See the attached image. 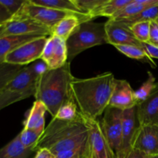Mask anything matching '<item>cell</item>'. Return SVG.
I'll return each instance as SVG.
<instances>
[{
    "mask_svg": "<svg viewBox=\"0 0 158 158\" xmlns=\"http://www.w3.org/2000/svg\"><path fill=\"white\" fill-rule=\"evenodd\" d=\"M115 81L111 72L86 79L74 77L70 83L71 97L83 117L98 120L109 106Z\"/></svg>",
    "mask_w": 158,
    "mask_h": 158,
    "instance_id": "cell-1",
    "label": "cell"
},
{
    "mask_svg": "<svg viewBox=\"0 0 158 158\" xmlns=\"http://www.w3.org/2000/svg\"><path fill=\"white\" fill-rule=\"evenodd\" d=\"M89 140V128L81 114L71 121L52 118L34 148L48 149L54 156Z\"/></svg>",
    "mask_w": 158,
    "mask_h": 158,
    "instance_id": "cell-2",
    "label": "cell"
},
{
    "mask_svg": "<svg viewBox=\"0 0 158 158\" xmlns=\"http://www.w3.org/2000/svg\"><path fill=\"white\" fill-rule=\"evenodd\" d=\"M70 63L56 69H46L40 74L34 95L35 100L43 102L53 118L60 106L71 97Z\"/></svg>",
    "mask_w": 158,
    "mask_h": 158,
    "instance_id": "cell-3",
    "label": "cell"
},
{
    "mask_svg": "<svg viewBox=\"0 0 158 158\" xmlns=\"http://www.w3.org/2000/svg\"><path fill=\"white\" fill-rule=\"evenodd\" d=\"M108 44L105 23L84 22L66 40L68 62L83 51L100 45Z\"/></svg>",
    "mask_w": 158,
    "mask_h": 158,
    "instance_id": "cell-4",
    "label": "cell"
},
{
    "mask_svg": "<svg viewBox=\"0 0 158 158\" xmlns=\"http://www.w3.org/2000/svg\"><path fill=\"white\" fill-rule=\"evenodd\" d=\"M103 114V118L100 121V125L115 158H117L121 151L122 147L123 111L109 106Z\"/></svg>",
    "mask_w": 158,
    "mask_h": 158,
    "instance_id": "cell-5",
    "label": "cell"
},
{
    "mask_svg": "<svg viewBox=\"0 0 158 158\" xmlns=\"http://www.w3.org/2000/svg\"><path fill=\"white\" fill-rule=\"evenodd\" d=\"M70 14L73 13L40 6L33 4L30 0H26L12 19H31L52 29L56 23Z\"/></svg>",
    "mask_w": 158,
    "mask_h": 158,
    "instance_id": "cell-6",
    "label": "cell"
},
{
    "mask_svg": "<svg viewBox=\"0 0 158 158\" xmlns=\"http://www.w3.org/2000/svg\"><path fill=\"white\" fill-rule=\"evenodd\" d=\"M48 37L49 36L40 37L22 45L8 54L5 63L23 66L29 63H33V62L41 59Z\"/></svg>",
    "mask_w": 158,
    "mask_h": 158,
    "instance_id": "cell-7",
    "label": "cell"
},
{
    "mask_svg": "<svg viewBox=\"0 0 158 158\" xmlns=\"http://www.w3.org/2000/svg\"><path fill=\"white\" fill-rule=\"evenodd\" d=\"M32 34L50 36L52 31L47 26L31 19H11L0 26V37Z\"/></svg>",
    "mask_w": 158,
    "mask_h": 158,
    "instance_id": "cell-8",
    "label": "cell"
},
{
    "mask_svg": "<svg viewBox=\"0 0 158 158\" xmlns=\"http://www.w3.org/2000/svg\"><path fill=\"white\" fill-rule=\"evenodd\" d=\"M40 60L48 69H56L68 63L66 41L56 35L48 37Z\"/></svg>",
    "mask_w": 158,
    "mask_h": 158,
    "instance_id": "cell-9",
    "label": "cell"
},
{
    "mask_svg": "<svg viewBox=\"0 0 158 158\" xmlns=\"http://www.w3.org/2000/svg\"><path fill=\"white\" fill-rule=\"evenodd\" d=\"M82 116V115H81ZM89 128V143L93 158H115L103 134L99 120H89L82 116Z\"/></svg>",
    "mask_w": 158,
    "mask_h": 158,
    "instance_id": "cell-10",
    "label": "cell"
},
{
    "mask_svg": "<svg viewBox=\"0 0 158 158\" xmlns=\"http://www.w3.org/2000/svg\"><path fill=\"white\" fill-rule=\"evenodd\" d=\"M137 106L123 111L122 115V147L117 158H127L133 149V142L138 129Z\"/></svg>",
    "mask_w": 158,
    "mask_h": 158,
    "instance_id": "cell-11",
    "label": "cell"
},
{
    "mask_svg": "<svg viewBox=\"0 0 158 158\" xmlns=\"http://www.w3.org/2000/svg\"><path fill=\"white\" fill-rule=\"evenodd\" d=\"M133 148L140 150L148 156L158 155L157 125H140L134 137Z\"/></svg>",
    "mask_w": 158,
    "mask_h": 158,
    "instance_id": "cell-12",
    "label": "cell"
},
{
    "mask_svg": "<svg viewBox=\"0 0 158 158\" xmlns=\"http://www.w3.org/2000/svg\"><path fill=\"white\" fill-rule=\"evenodd\" d=\"M108 44L114 46L132 45L142 46V43L136 39L131 28L120 21L108 19L105 23Z\"/></svg>",
    "mask_w": 158,
    "mask_h": 158,
    "instance_id": "cell-13",
    "label": "cell"
},
{
    "mask_svg": "<svg viewBox=\"0 0 158 158\" xmlns=\"http://www.w3.org/2000/svg\"><path fill=\"white\" fill-rule=\"evenodd\" d=\"M137 105L134 97V90L129 82L126 80L116 79L109 106L124 111L135 107Z\"/></svg>",
    "mask_w": 158,
    "mask_h": 158,
    "instance_id": "cell-14",
    "label": "cell"
},
{
    "mask_svg": "<svg viewBox=\"0 0 158 158\" xmlns=\"http://www.w3.org/2000/svg\"><path fill=\"white\" fill-rule=\"evenodd\" d=\"M139 124H155L158 120V84L157 89L145 101L137 105Z\"/></svg>",
    "mask_w": 158,
    "mask_h": 158,
    "instance_id": "cell-15",
    "label": "cell"
},
{
    "mask_svg": "<svg viewBox=\"0 0 158 158\" xmlns=\"http://www.w3.org/2000/svg\"><path fill=\"white\" fill-rule=\"evenodd\" d=\"M90 21L88 18L80 16L76 14H70L60 20L52 28V35H56L66 41L71 34L76 30L80 23Z\"/></svg>",
    "mask_w": 158,
    "mask_h": 158,
    "instance_id": "cell-16",
    "label": "cell"
},
{
    "mask_svg": "<svg viewBox=\"0 0 158 158\" xmlns=\"http://www.w3.org/2000/svg\"><path fill=\"white\" fill-rule=\"evenodd\" d=\"M46 36L39 34L23 35H7L0 37V63H5L8 54L14 51L25 43L40 37Z\"/></svg>",
    "mask_w": 158,
    "mask_h": 158,
    "instance_id": "cell-17",
    "label": "cell"
},
{
    "mask_svg": "<svg viewBox=\"0 0 158 158\" xmlns=\"http://www.w3.org/2000/svg\"><path fill=\"white\" fill-rule=\"evenodd\" d=\"M158 4V0H131L114 18L109 19L115 21L127 19L138 15L144 9Z\"/></svg>",
    "mask_w": 158,
    "mask_h": 158,
    "instance_id": "cell-18",
    "label": "cell"
},
{
    "mask_svg": "<svg viewBox=\"0 0 158 158\" xmlns=\"http://www.w3.org/2000/svg\"><path fill=\"white\" fill-rule=\"evenodd\" d=\"M33 4L38 5L40 6L50 8V9H56V10L64 11V12H70V13L76 14L80 16L86 17L92 21V19L89 16L85 15L80 9H78L73 0H30Z\"/></svg>",
    "mask_w": 158,
    "mask_h": 158,
    "instance_id": "cell-19",
    "label": "cell"
},
{
    "mask_svg": "<svg viewBox=\"0 0 158 158\" xmlns=\"http://www.w3.org/2000/svg\"><path fill=\"white\" fill-rule=\"evenodd\" d=\"M32 149L26 148L20 142L17 135L10 142L0 148V158H27L32 152Z\"/></svg>",
    "mask_w": 158,
    "mask_h": 158,
    "instance_id": "cell-20",
    "label": "cell"
},
{
    "mask_svg": "<svg viewBox=\"0 0 158 158\" xmlns=\"http://www.w3.org/2000/svg\"><path fill=\"white\" fill-rule=\"evenodd\" d=\"M131 1V0H106L99 9L93 12L91 17L93 19L97 16L114 18Z\"/></svg>",
    "mask_w": 158,
    "mask_h": 158,
    "instance_id": "cell-21",
    "label": "cell"
},
{
    "mask_svg": "<svg viewBox=\"0 0 158 158\" xmlns=\"http://www.w3.org/2000/svg\"><path fill=\"white\" fill-rule=\"evenodd\" d=\"M114 47L129 58L134 59L137 60H145L150 63L153 68L157 67V65L154 63L152 59L150 58L146 53L142 46H132V45H120V46H115Z\"/></svg>",
    "mask_w": 158,
    "mask_h": 158,
    "instance_id": "cell-22",
    "label": "cell"
},
{
    "mask_svg": "<svg viewBox=\"0 0 158 158\" xmlns=\"http://www.w3.org/2000/svg\"><path fill=\"white\" fill-rule=\"evenodd\" d=\"M31 96L32 95L29 93L20 92L6 86V88L0 93V110L12 103L27 99Z\"/></svg>",
    "mask_w": 158,
    "mask_h": 158,
    "instance_id": "cell-23",
    "label": "cell"
},
{
    "mask_svg": "<svg viewBox=\"0 0 158 158\" xmlns=\"http://www.w3.org/2000/svg\"><path fill=\"white\" fill-rule=\"evenodd\" d=\"M148 77L146 81L137 89L134 91V97H135L137 104L145 101L157 87L158 82H156V78L154 74L148 71Z\"/></svg>",
    "mask_w": 158,
    "mask_h": 158,
    "instance_id": "cell-24",
    "label": "cell"
},
{
    "mask_svg": "<svg viewBox=\"0 0 158 158\" xmlns=\"http://www.w3.org/2000/svg\"><path fill=\"white\" fill-rule=\"evenodd\" d=\"M47 111L46 106L43 102L40 100H35L32 108L29 110V114L26 120L23 123L24 128L26 129H33L35 125L41 119L44 118L45 114Z\"/></svg>",
    "mask_w": 158,
    "mask_h": 158,
    "instance_id": "cell-25",
    "label": "cell"
},
{
    "mask_svg": "<svg viewBox=\"0 0 158 158\" xmlns=\"http://www.w3.org/2000/svg\"><path fill=\"white\" fill-rule=\"evenodd\" d=\"M23 68L24 66L19 65L10 64L7 63H0V93Z\"/></svg>",
    "mask_w": 158,
    "mask_h": 158,
    "instance_id": "cell-26",
    "label": "cell"
},
{
    "mask_svg": "<svg viewBox=\"0 0 158 158\" xmlns=\"http://www.w3.org/2000/svg\"><path fill=\"white\" fill-rule=\"evenodd\" d=\"M79 116H80V111L76 103L71 97L60 106L53 118L71 121L78 118Z\"/></svg>",
    "mask_w": 158,
    "mask_h": 158,
    "instance_id": "cell-27",
    "label": "cell"
},
{
    "mask_svg": "<svg viewBox=\"0 0 158 158\" xmlns=\"http://www.w3.org/2000/svg\"><path fill=\"white\" fill-rule=\"evenodd\" d=\"M158 18V4L151 6L148 9H144L143 12L139 13L138 15L127 19L121 20V23H124L127 26H131L132 25L140 22H152L156 21Z\"/></svg>",
    "mask_w": 158,
    "mask_h": 158,
    "instance_id": "cell-28",
    "label": "cell"
},
{
    "mask_svg": "<svg viewBox=\"0 0 158 158\" xmlns=\"http://www.w3.org/2000/svg\"><path fill=\"white\" fill-rule=\"evenodd\" d=\"M54 157L56 158H90L92 155L89 140L77 148L59 153Z\"/></svg>",
    "mask_w": 158,
    "mask_h": 158,
    "instance_id": "cell-29",
    "label": "cell"
},
{
    "mask_svg": "<svg viewBox=\"0 0 158 158\" xmlns=\"http://www.w3.org/2000/svg\"><path fill=\"white\" fill-rule=\"evenodd\" d=\"M151 22H140L130 26L134 36L140 43H148Z\"/></svg>",
    "mask_w": 158,
    "mask_h": 158,
    "instance_id": "cell-30",
    "label": "cell"
},
{
    "mask_svg": "<svg viewBox=\"0 0 158 158\" xmlns=\"http://www.w3.org/2000/svg\"><path fill=\"white\" fill-rule=\"evenodd\" d=\"M106 0H73V2L85 15L89 16L100 7Z\"/></svg>",
    "mask_w": 158,
    "mask_h": 158,
    "instance_id": "cell-31",
    "label": "cell"
},
{
    "mask_svg": "<svg viewBox=\"0 0 158 158\" xmlns=\"http://www.w3.org/2000/svg\"><path fill=\"white\" fill-rule=\"evenodd\" d=\"M18 135L19 137V140L25 148L32 149L33 151L35 145L41 137V135L35 132L33 130L26 129V128H23V131Z\"/></svg>",
    "mask_w": 158,
    "mask_h": 158,
    "instance_id": "cell-32",
    "label": "cell"
},
{
    "mask_svg": "<svg viewBox=\"0 0 158 158\" xmlns=\"http://www.w3.org/2000/svg\"><path fill=\"white\" fill-rule=\"evenodd\" d=\"M26 0H0V3L5 6L12 17L19 11Z\"/></svg>",
    "mask_w": 158,
    "mask_h": 158,
    "instance_id": "cell-33",
    "label": "cell"
},
{
    "mask_svg": "<svg viewBox=\"0 0 158 158\" xmlns=\"http://www.w3.org/2000/svg\"><path fill=\"white\" fill-rule=\"evenodd\" d=\"M148 43L158 47V24L156 21L151 22L150 37Z\"/></svg>",
    "mask_w": 158,
    "mask_h": 158,
    "instance_id": "cell-34",
    "label": "cell"
},
{
    "mask_svg": "<svg viewBox=\"0 0 158 158\" xmlns=\"http://www.w3.org/2000/svg\"><path fill=\"white\" fill-rule=\"evenodd\" d=\"M142 48L151 59H158V47L149 43H141Z\"/></svg>",
    "mask_w": 158,
    "mask_h": 158,
    "instance_id": "cell-35",
    "label": "cell"
},
{
    "mask_svg": "<svg viewBox=\"0 0 158 158\" xmlns=\"http://www.w3.org/2000/svg\"><path fill=\"white\" fill-rule=\"evenodd\" d=\"M11 19H12V15L5 8V6L0 3V26L9 22Z\"/></svg>",
    "mask_w": 158,
    "mask_h": 158,
    "instance_id": "cell-36",
    "label": "cell"
},
{
    "mask_svg": "<svg viewBox=\"0 0 158 158\" xmlns=\"http://www.w3.org/2000/svg\"><path fill=\"white\" fill-rule=\"evenodd\" d=\"M53 154L50 152L48 149L46 148H42L36 151V154H35L34 158H54Z\"/></svg>",
    "mask_w": 158,
    "mask_h": 158,
    "instance_id": "cell-37",
    "label": "cell"
},
{
    "mask_svg": "<svg viewBox=\"0 0 158 158\" xmlns=\"http://www.w3.org/2000/svg\"><path fill=\"white\" fill-rule=\"evenodd\" d=\"M149 156L140 150L133 148L127 158H148Z\"/></svg>",
    "mask_w": 158,
    "mask_h": 158,
    "instance_id": "cell-38",
    "label": "cell"
},
{
    "mask_svg": "<svg viewBox=\"0 0 158 158\" xmlns=\"http://www.w3.org/2000/svg\"><path fill=\"white\" fill-rule=\"evenodd\" d=\"M148 158H158V155H154V156H149Z\"/></svg>",
    "mask_w": 158,
    "mask_h": 158,
    "instance_id": "cell-39",
    "label": "cell"
},
{
    "mask_svg": "<svg viewBox=\"0 0 158 158\" xmlns=\"http://www.w3.org/2000/svg\"><path fill=\"white\" fill-rule=\"evenodd\" d=\"M156 23H157V24H158V18L157 19H156Z\"/></svg>",
    "mask_w": 158,
    "mask_h": 158,
    "instance_id": "cell-40",
    "label": "cell"
},
{
    "mask_svg": "<svg viewBox=\"0 0 158 158\" xmlns=\"http://www.w3.org/2000/svg\"><path fill=\"white\" fill-rule=\"evenodd\" d=\"M155 124H157V126H158V120H157V123H155Z\"/></svg>",
    "mask_w": 158,
    "mask_h": 158,
    "instance_id": "cell-41",
    "label": "cell"
},
{
    "mask_svg": "<svg viewBox=\"0 0 158 158\" xmlns=\"http://www.w3.org/2000/svg\"><path fill=\"white\" fill-rule=\"evenodd\" d=\"M90 158H92V157H90Z\"/></svg>",
    "mask_w": 158,
    "mask_h": 158,
    "instance_id": "cell-42",
    "label": "cell"
},
{
    "mask_svg": "<svg viewBox=\"0 0 158 158\" xmlns=\"http://www.w3.org/2000/svg\"><path fill=\"white\" fill-rule=\"evenodd\" d=\"M54 158H56V157H54Z\"/></svg>",
    "mask_w": 158,
    "mask_h": 158,
    "instance_id": "cell-43",
    "label": "cell"
},
{
    "mask_svg": "<svg viewBox=\"0 0 158 158\" xmlns=\"http://www.w3.org/2000/svg\"><path fill=\"white\" fill-rule=\"evenodd\" d=\"M92 158H93V157H92Z\"/></svg>",
    "mask_w": 158,
    "mask_h": 158,
    "instance_id": "cell-44",
    "label": "cell"
}]
</instances>
